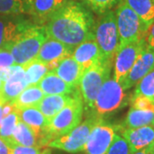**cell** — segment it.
I'll return each instance as SVG.
<instances>
[{
  "instance_id": "obj_30",
  "label": "cell",
  "mask_w": 154,
  "mask_h": 154,
  "mask_svg": "<svg viewBox=\"0 0 154 154\" xmlns=\"http://www.w3.org/2000/svg\"><path fill=\"white\" fill-rule=\"evenodd\" d=\"M81 1L91 11L98 15H102L116 7L122 0H81Z\"/></svg>"
},
{
  "instance_id": "obj_12",
  "label": "cell",
  "mask_w": 154,
  "mask_h": 154,
  "mask_svg": "<svg viewBox=\"0 0 154 154\" xmlns=\"http://www.w3.org/2000/svg\"><path fill=\"white\" fill-rule=\"evenodd\" d=\"M153 69L154 49L146 45L141 54L139 56L125 80L121 84L122 88L126 91L136 86L138 82Z\"/></svg>"
},
{
  "instance_id": "obj_34",
  "label": "cell",
  "mask_w": 154,
  "mask_h": 154,
  "mask_svg": "<svg viewBox=\"0 0 154 154\" xmlns=\"http://www.w3.org/2000/svg\"><path fill=\"white\" fill-rule=\"evenodd\" d=\"M16 65L14 57L9 50L0 48V68Z\"/></svg>"
},
{
  "instance_id": "obj_41",
  "label": "cell",
  "mask_w": 154,
  "mask_h": 154,
  "mask_svg": "<svg viewBox=\"0 0 154 154\" xmlns=\"http://www.w3.org/2000/svg\"><path fill=\"white\" fill-rule=\"evenodd\" d=\"M4 83H5V82H3V81L0 79V91H1V89H2L3 86H4Z\"/></svg>"
},
{
  "instance_id": "obj_38",
  "label": "cell",
  "mask_w": 154,
  "mask_h": 154,
  "mask_svg": "<svg viewBox=\"0 0 154 154\" xmlns=\"http://www.w3.org/2000/svg\"><path fill=\"white\" fill-rule=\"evenodd\" d=\"M153 148L154 145H152V146H147V147H146V148L141 149V150L137 151V152H134V153L132 154H151V152H152Z\"/></svg>"
},
{
  "instance_id": "obj_10",
  "label": "cell",
  "mask_w": 154,
  "mask_h": 154,
  "mask_svg": "<svg viewBox=\"0 0 154 154\" xmlns=\"http://www.w3.org/2000/svg\"><path fill=\"white\" fill-rule=\"evenodd\" d=\"M75 48L58 40L48 38L40 47L35 59L42 62L49 68L50 71H51L61 61L72 57Z\"/></svg>"
},
{
  "instance_id": "obj_4",
  "label": "cell",
  "mask_w": 154,
  "mask_h": 154,
  "mask_svg": "<svg viewBox=\"0 0 154 154\" xmlns=\"http://www.w3.org/2000/svg\"><path fill=\"white\" fill-rule=\"evenodd\" d=\"M115 14L119 36V48L146 38L149 28L128 5L125 0H122L116 6Z\"/></svg>"
},
{
  "instance_id": "obj_7",
  "label": "cell",
  "mask_w": 154,
  "mask_h": 154,
  "mask_svg": "<svg viewBox=\"0 0 154 154\" xmlns=\"http://www.w3.org/2000/svg\"><path fill=\"white\" fill-rule=\"evenodd\" d=\"M101 121L103 120L100 116L93 115L83 122H81L70 132L50 141L47 146L71 153L84 151L91 131Z\"/></svg>"
},
{
  "instance_id": "obj_25",
  "label": "cell",
  "mask_w": 154,
  "mask_h": 154,
  "mask_svg": "<svg viewBox=\"0 0 154 154\" xmlns=\"http://www.w3.org/2000/svg\"><path fill=\"white\" fill-rule=\"evenodd\" d=\"M142 22L150 27L154 22L153 0H125Z\"/></svg>"
},
{
  "instance_id": "obj_24",
  "label": "cell",
  "mask_w": 154,
  "mask_h": 154,
  "mask_svg": "<svg viewBox=\"0 0 154 154\" xmlns=\"http://www.w3.org/2000/svg\"><path fill=\"white\" fill-rule=\"evenodd\" d=\"M11 143H16L24 146L42 147L40 146L38 138L33 132V129L21 120L18 122L14 130Z\"/></svg>"
},
{
  "instance_id": "obj_3",
  "label": "cell",
  "mask_w": 154,
  "mask_h": 154,
  "mask_svg": "<svg viewBox=\"0 0 154 154\" xmlns=\"http://www.w3.org/2000/svg\"><path fill=\"white\" fill-rule=\"evenodd\" d=\"M84 102L81 93L76 92L63 110L48 122L45 134V146L56 138L70 132L82 120Z\"/></svg>"
},
{
  "instance_id": "obj_5",
  "label": "cell",
  "mask_w": 154,
  "mask_h": 154,
  "mask_svg": "<svg viewBox=\"0 0 154 154\" xmlns=\"http://www.w3.org/2000/svg\"><path fill=\"white\" fill-rule=\"evenodd\" d=\"M100 16L95 24V40L99 46L103 62L113 63L116 53L119 48L116 14L114 11H109Z\"/></svg>"
},
{
  "instance_id": "obj_32",
  "label": "cell",
  "mask_w": 154,
  "mask_h": 154,
  "mask_svg": "<svg viewBox=\"0 0 154 154\" xmlns=\"http://www.w3.org/2000/svg\"><path fill=\"white\" fill-rule=\"evenodd\" d=\"M10 154H40L42 147L37 146H24L16 143H10Z\"/></svg>"
},
{
  "instance_id": "obj_33",
  "label": "cell",
  "mask_w": 154,
  "mask_h": 154,
  "mask_svg": "<svg viewBox=\"0 0 154 154\" xmlns=\"http://www.w3.org/2000/svg\"><path fill=\"white\" fill-rule=\"evenodd\" d=\"M131 108L138 110H154V104L149 99L144 97H132L131 99Z\"/></svg>"
},
{
  "instance_id": "obj_31",
  "label": "cell",
  "mask_w": 154,
  "mask_h": 154,
  "mask_svg": "<svg viewBox=\"0 0 154 154\" xmlns=\"http://www.w3.org/2000/svg\"><path fill=\"white\" fill-rule=\"evenodd\" d=\"M105 154H132L129 146L123 137L116 134L112 143Z\"/></svg>"
},
{
  "instance_id": "obj_19",
  "label": "cell",
  "mask_w": 154,
  "mask_h": 154,
  "mask_svg": "<svg viewBox=\"0 0 154 154\" xmlns=\"http://www.w3.org/2000/svg\"><path fill=\"white\" fill-rule=\"evenodd\" d=\"M28 84L23 69L13 74L6 82L0 91V99L4 103L12 102L26 88Z\"/></svg>"
},
{
  "instance_id": "obj_21",
  "label": "cell",
  "mask_w": 154,
  "mask_h": 154,
  "mask_svg": "<svg viewBox=\"0 0 154 154\" xmlns=\"http://www.w3.org/2000/svg\"><path fill=\"white\" fill-rule=\"evenodd\" d=\"M74 94L46 95L37 105V109L50 122L70 101Z\"/></svg>"
},
{
  "instance_id": "obj_16",
  "label": "cell",
  "mask_w": 154,
  "mask_h": 154,
  "mask_svg": "<svg viewBox=\"0 0 154 154\" xmlns=\"http://www.w3.org/2000/svg\"><path fill=\"white\" fill-rule=\"evenodd\" d=\"M72 57L82 66L83 71L103 62L101 53L95 39L85 41L74 50Z\"/></svg>"
},
{
  "instance_id": "obj_13",
  "label": "cell",
  "mask_w": 154,
  "mask_h": 154,
  "mask_svg": "<svg viewBox=\"0 0 154 154\" xmlns=\"http://www.w3.org/2000/svg\"><path fill=\"white\" fill-rule=\"evenodd\" d=\"M33 22L18 16L0 17V48L13 43L21 33Z\"/></svg>"
},
{
  "instance_id": "obj_15",
  "label": "cell",
  "mask_w": 154,
  "mask_h": 154,
  "mask_svg": "<svg viewBox=\"0 0 154 154\" xmlns=\"http://www.w3.org/2000/svg\"><path fill=\"white\" fill-rule=\"evenodd\" d=\"M122 135L128 144L131 153L154 145V126L125 128Z\"/></svg>"
},
{
  "instance_id": "obj_22",
  "label": "cell",
  "mask_w": 154,
  "mask_h": 154,
  "mask_svg": "<svg viewBox=\"0 0 154 154\" xmlns=\"http://www.w3.org/2000/svg\"><path fill=\"white\" fill-rule=\"evenodd\" d=\"M44 97L45 94L37 85H30L25 88L11 103L17 110L27 108H36Z\"/></svg>"
},
{
  "instance_id": "obj_36",
  "label": "cell",
  "mask_w": 154,
  "mask_h": 154,
  "mask_svg": "<svg viewBox=\"0 0 154 154\" xmlns=\"http://www.w3.org/2000/svg\"><path fill=\"white\" fill-rule=\"evenodd\" d=\"M146 43L147 46L154 49V22L148 28L146 36Z\"/></svg>"
},
{
  "instance_id": "obj_43",
  "label": "cell",
  "mask_w": 154,
  "mask_h": 154,
  "mask_svg": "<svg viewBox=\"0 0 154 154\" xmlns=\"http://www.w3.org/2000/svg\"><path fill=\"white\" fill-rule=\"evenodd\" d=\"M153 2H154V0H153Z\"/></svg>"
},
{
  "instance_id": "obj_8",
  "label": "cell",
  "mask_w": 154,
  "mask_h": 154,
  "mask_svg": "<svg viewBox=\"0 0 154 154\" xmlns=\"http://www.w3.org/2000/svg\"><path fill=\"white\" fill-rule=\"evenodd\" d=\"M126 100L127 94L122 86L116 82L113 78H109L99 90L94 110L99 116L110 114L125 105Z\"/></svg>"
},
{
  "instance_id": "obj_28",
  "label": "cell",
  "mask_w": 154,
  "mask_h": 154,
  "mask_svg": "<svg viewBox=\"0 0 154 154\" xmlns=\"http://www.w3.org/2000/svg\"><path fill=\"white\" fill-rule=\"evenodd\" d=\"M20 121V116L18 110H13L9 115L4 117L0 125V137L7 143H11L14 130L17 127L18 122Z\"/></svg>"
},
{
  "instance_id": "obj_27",
  "label": "cell",
  "mask_w": 154,
  "mask_h": 154,
  "mask_svg": "<svg viewBox=\"0 0 154 154\" xmlns=\"http://www.w3.org/2000/svg\"><path fill=\"white\" fill-rule=\"evenodd\" d=\"M144 97L154 104V69L136 85L133 97Z\"/></svg>"
},
{
  "instance_id": "obj_23",
  "label": "cell",
  "mask_w": 154,
  "mask_h": 154,
  "mask_svg": "<svg viewBox=\"0 0 154 154\" xmlns=\"http://www.w3.org/2000/svg\"><path fill=\"white\" fill-rule=\"evenodd\" d=\"M144 126H154V110L130 108L122 123L124 129Z\"/></svg>"
},
{
  "instance_id": "obj_26",
  "label": "cell",
  "mask_w": 154,
  "mask_h": 154,
  "mask_svg": "<svg viewBox=\"0 0 154 154\" xmlns=\"http://www.w3.org/2000/svg\"><path fill=\"white\" fill-rule=\"evenodd\" d=\"M22 67L25 72L28 86L37 85L38 82L50 71L48 67L37 59H33Z\"/></svg>"
},
{
  "instance_id": "obj_37",
  "label": "cell",
  "mask_w": 154,
  "mask_h": 154,
  "mask_svg": "<svg viewBox=\"0 0 154 154\" xmlns=\"http://www.w3.org/2000/svg\"><path fill=\"white\" fill-rule=\"evenodd\" d=\"M0 154H10L9 144L0 137Z\"/></svg>"
},
{
  "instance_id": "obj_11",
  "label": "cell",
  "mask_w": 154,
  "mask_h": 154,
  "mask_svg": "<svg viewBox=\"0 0 154 154\" xmlns=\"http://www.w3.org/2000/svg\"><path fill=\"white\" fill-rule=\"evenodd\" d=\"M115 135V127L101 121L91 131L84 148L86 154H105Z\"/></svg>"
},
{
  "instance_id": "obj_6",
  "label": "cell",
  "mask_w": 154,
  "mask_h": 154,
  "mask_svg": "<svg viewBox=\"0 0 154 154\" xmlns=\"http://www.w3.org/2000/svg\"><path fill=\"white\" fill-rule=\"evenodd\" d=\"M112 63L100 62L83 73L80 82V93L87 109H94V104L99 90L110 78Z\"/></svg>"
},
{
  "instance_id": "obj_1",
  "label": "cell",
  "mask_w": 154,
  "mask_h": 154,
  "mask_svg": "<svg viewBox=\"0 0 154 154\" xmlns=\"http://www.w3.org/2000/svg\"><path fill=\"white\" fill-rule=\"evenodd\" d=\"M95 24L87 6L75 0H68L45 22V28L49 38L76 47L85 41L95 39Z\"/></svg>"
},
{
  "instance_id": "obj_42",
  "label": "cell",
  "mask_w": 154,
  "mask_h": 154,
  "mask_svg": "<svg viewBox=\"0 0 154 154\" xmlns=\"http://www.w3.org/2000/svg\"><path fill=\"white\" fill-rule=\"evenodd\" d=\"M151 154H154V148H153V150H152V152H151Z\"/></svg>"
},
{
  "instance_id": "obj_29",
  "label": "cell",
  "mask_w": 154,
  "mask_h": 154,
  "mask_svg": "<svg viewBox=\"0 0 154 154\" xmlns=\"http://www.w3.org/2000/svg\"><path fill=\"white\" fill-rule=\"evenodd\" d=\"M22 14H26V0H0V17Z\"/></svg>"
},
{
  "instance_id": "obj_39",
  "label": "cell",
  "mask_w": 154,
  "mask_h": 154,
  "mask_svg": "<svg viewBox=\"0 0 154 154\" xmlns=\"http://www.w3.org/2000/svg\"><path fill=\"white\" fill-rule=\"evenodd\" d=\"M4 105H5V103L0 99V125H1V122H2L4 117H5V116H4V110H3Z\"/></svg>"
},
{
  "instance_id": "obj_40",
  "label": "cell",
  "mask_w": 154,
  "mask_h": 154,
  "mask_svg": "<svg viewBox=\"0 0 154 154\" xmlns=\"http://www.w3.org/2000/svg\"><path fill=\"white\" fill-rule=\"evenodd\" d=\"M40 154H51V152H50L49 150H47V149H46V150H43V152H42Z\"/></svg>"
},
{
  "instance_id": "obj_2",
  "label": "cell",
  "mask_w": 154,
  "mask_h": 154,
  "mask_svg": "<svg viewBox=\"0 0 154 154\" xmlns=\"http://www.w3.org/2000/svg\"><path fill=\"white\" fill-rule=\"evenodd\" d=\"M48 38L45 26L33 22L5 49L11 51L16 65L23 66L36 58L40 47Z\"/></svg>"
},
{
  "instance_id": "obj_14",
  "label": "cell",
  "mask_w": 154,
  "mask_h": 154,
  "mask_svg": "<svg viewBox=\"0 0 154 154\" xmlns=\"http://www.w3.org/2000/svg\"><path fill=\"white\" fill-rule=\"evenodd\" d=\"M68 0H26V14L33 22L41 25L64 5Z\"/></svg>"
},
{
  "instance_id": "obj_20",
  "label": "cell",
  "mask_w": 154,
  "mask_h": 154,
  "mask_svg": "<svg viewBox=\"0 0 154 154\" xmlns=\"http://www.w3.org/2000/svg\"><path fill=\"white\" fill-rule=\"evenodd\" d=\"M45 96L56 94H74L77 88H71L53 71H49L37 84Z\"/></svg>"
},
{
  "instance_id": "obj_18",
  "label": "cell",
  "mask_w": 154,
  "mask_h": 154,
  "mask_svg": "<svg viewBox=\"0 0 154 154\" xmlns=\"http://www.w3.org/2000/svg\"><path fill=\"white\" fill-rule=\"evenodd\" d=\"M51 71L74 88H78L84 73L82 66L72 57H69L61 61L58 65Z\"/></svg>"
},
{
  "instance_id": "obj_17",
  "label": "cell",
  "mask_w": 154,
  "mask_h": 154,
  "mask_svg": "<svg viewBox=\"0 0 154 154\" xmlns=\"http://www.w3.org/2000/svg\"><path fill=\"white\" fill-rule=\"evenodd\" d=\"M20 120L30 127L39 140L40 146H45V134L46 127L48 125L47 119L37 108H27L22 110H18Z\"/></svg>"
},
{
  "instance_id": "obj_9",
  "label": "cell",
  "mask_w": 154,
  "mask_h": 154,
  "mask_svg": "<svg viewBox=\"0 0 154 154\" xmlns=\"http://www.w3.org/2000/svg\"><path fill=\"white\" fill-rule=\"evenodd\" d=\"M146 46V38L139 42H134L122 46L116 53L113 65V79L116 82L122 84L134 66L139 56L141 54Z\"/></svg>"
},
{
  "instance_id": "obj_35",
  "label": "cell",
  "mask_w": 154,
  "mask_h": 154,
  "mask_svg": "<svg viewBox=\"0 0 154 154\" xmlns=\"http://www.w3.org/2000/svg\"><path fill=\"white\" fill-rule=\"evenodd\" d=\"M22 68V67L20 65H13V66L0 68V79L3 82H6L13 74L20 70Z\"/></svg>"
}]
</instances>
